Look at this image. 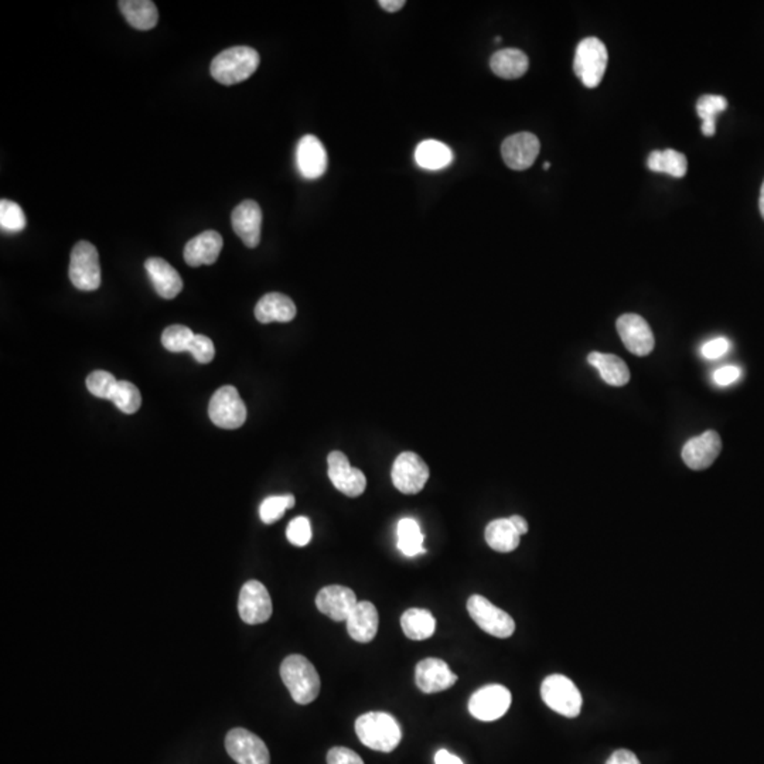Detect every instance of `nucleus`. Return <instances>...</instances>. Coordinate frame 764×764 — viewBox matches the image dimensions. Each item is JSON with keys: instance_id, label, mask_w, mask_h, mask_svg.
Segmentation results:
<instances>
[{"instance_id": "obj_1", "label": "nucleus", "mask_w": 764, "mask_h": 764, "mask_svg": "<svg viewBox=\"0 0 764 764\" xmlns=\"http://www.w3.org/2000/svg\"><path fill=\"white\" fill-rule=\"evenodd\" d=\"M361 743L373 751L391 753L401 743L402 729L394 717L385 712H367L356 721Z\"/></svg>"}, {"instance_id": "obj_2", "label": "nucleus", "mask_w": 764, "mask_h": 764, "mask_svg": "<svg viewBox=\"0 0 764 764\" xmlns=\"http://www.w3.org/2000/svg\"><path fill=\"white\" fill-rule=\"evenodd\" d=\"M280 677L296 704H312L319 697L322 688L319 674L306 657L300 654L287 657L280 665Z\"/></svg>"}, {"instance_id": "obj_3", "label": "nucleus", "mask_w": 764, "mask_h": 764, "mask_svg": "<svg viewBox=\"0 0 764 764\" xmlns=\"http://www.w3.org/2000/svg\"><path fill=\"white\" fill-rule=\"evenodd\" d=\"M258 51L245 46L227 48L212 60L210 73L223 85H236L245 82L260 67Z\"/></svg>"}, {"instance_id": "obj_4", "label": "nucleus", "mask_w": 764, "mask_h": 764, "mask_svg": "<svg viewBox=\"0 0 764 764\" xmlns=\"http://www.w3.org/2000/svg\"><path fill=\"white\" fill-rule=\"evenodd\" d=\"M607 48L597 38H586L578 44L573 61L576 77L588 88H597L606 73Z\"/></svg>"}, {"instance_id": "obj_5", "label": "nucleus", "mask_w": 764, "mask_h": 764, "mask_svg": "<svg viewBox=\"0 0 764 764\" xmlns=\"http://www.w3.org/2000/svg\"><path fill=\"white\" fill-rule=\"evenodd\" d=\"M542 700L546 707L565 717H579L582 709V695L575 683L561 674H554L544 680L541 685Z\"/></svg>"}, {"instance_id": "obj_6", "label": "nucleus", "mask_w": 764, "mask_h": 764, "mask_svg": "<svg viewBox=\"0 0 764 764\" xmlns=\"http://www.w3.org/2000/svg\"><path fill=\"white\" fill-rule=\"evenodd\" d=\"M70 280L78 290L92 292L101 287V266L97 248L88 241H80L71 251Z\"/></svg>"}, {"instance_id": "obj_7", "label": "nucleus", "mask_w": 764, "mask_h": 764, "mask_svg": "<svg viewBox=\"0 0 764 764\" xmlns=\"http://www.w3.org/2000/svg\"><path fill=\"white\" fill-rule=\"evenodd\" d=\"M468 612L483 631L497 639H509L514 634V619L509 613L494 606L490 600L480 595H473L468 600Z\"/></svg>"}, {"instance_id": "obj_8", "label": "nucleus", "mask_w": 764, "mask_h": 764, "mask_svg": "<svg viewBox=\"0 0 764 764\" xmlns=\"http://www.w3.org/2000/svg\"><path fill=\"white\" fill-rule=\"evenodd\" d=\"M209 415L212 424L219 428H241L246 421V407L239 397L238 390L233 385L217 390L209 404Z\"/></svg>"}, {"instance_id": "obj_9", "label": "nucleus", "mask_w": 764, "mask_h": 764, "mask_svg": "<svg viewBox=\"0 0 764 764\" xmlns=\"http://www.w3.org/2000/svg\"><path fill=\"white\" fill-rule=\"evenodd\" d=\"M511 692L502 685H485L470 697L468 712L477 721H497L507 714V710L511 707Z\"/></svg>"}, {"instance_id": "obj_10", "label": "nucleus", "mask_w": 764, "mask_h": 764, "mask_svg": "<svg viewBox=\"0 0 764 764\" xmlns=\"http://www.w3.org/2000/svg\"><path fill=\"white\" fill-rule=\"evenodd\" d=\"M395 488L404 494H417L428 482L429 468L421 456L414 451H404L395 459L391 470Z\"/></svg>"}, {"instance_id": "obj_11", "label": "nucleus", "mask_w": 764, "mask_h": 764, "mask_svg": "<svg viewBox=\"0 0 764 764\" xmlns=\"http://www.w3.org/2000/svg\"><path fill=\"white\" fill-rule=\"evenodd\" d=\"M229 758L238 764H270V754L265 742L244 727H236L226 736Z\"/></svg>"}, {"instance_id": "obj_12", "label": "nucleus", "mask_w": 764, "mask_h": 764, "mask_svg": "<svg viewBox=\"0 0 764 764\" xmlns=\"http://www.w3.org/2000/svg\"><path fill=\"white\" fill-rule=\"evenodd\" d=\"M239 617L246 624L265 623L272 616L270 592L260 580H248L241 588L238 599Z\"/></svg>"}, {"instance_id": "obj_13", "label": "nucleus", "mask_w": 764, "mask_h": 764, "mask_svg": "<svg viewBox=\"0 0 764 764\" xmlns=\"http://www.w3.org/2000/svg\"><path fill=\"white\" fill-rule=\"evenodd\" d=\"M327 465H329V478L331 485L348 495V497H358L365 492L367 487V478L361 472L360 468H351L350 461L348 456L344 455L343 451H331L327 458Z\"/></svg>"}, {"instance_id": "obj_14", "label": "nucleus", "mask_w": 764, "mask_h": 764, "mask_svg": "<svg viewBox=\"0 0 764 764\" xmlns=\"http://www.w3.org/2000/svg\"><path fill=\"white\" fill-rule=\"evenodd\" d=\"M617 331L627 350L637 357H646L653 351L654 334L650 326L639 314L627 313L617 319Z\"/></svg>"}, {"instance_id": "obj_15", "label": "nucleus", "mask_w": 764, "mask_h": 764, "mask_svg": "<svg viewBox=\"0 0 764 764\" xmlns=\"http://www.w3.org/2000/svg\"><path fill=\"white\" fill-rule=\"evenodd\" d=\"M541 143L534 133L519 132L502 142V155L512 170H527L538 158Z\"/></svg>"}, {"instance_id": "obj_16", "label": "nucleus", "mask_w": 764, "mask_h": 764, "mask_svg": "<svg viewBox=\"0 0 764 764\" xmlns=\"http://www.w3.org/2000/svg\"><path fill=\"white\" fill-rule=\"evenodd\" d=\"M415 682L425 694H436L449 690L458 682L448 664L439 658H425L415 670Z\"/></svg>"}, {"instance_id": "obj_17", "label": "nucleus", "mask_w": 764, "mask_h": 764, "mask_svg": "<svg viewBox=\"0 0 764 764\" xmlns=\"http://www.w3.org/2000/svg\"><path fill=\"white\" fill-rule=\"evenodd\" d=\"M721 451V436L715 431H707L685 443L682 460L692 470H705L714 465Z\"/></svg>"}, {"instance_id": "obj_18", "label": "nucleus", "mask_w": 764, "mask_h": 764, "mask_svg": "<svg viewBox=\"0 0 764 764\" xmlns=\"http://www.w3.org/2000/svg\"><path fill=\"white\" fill-rule=\"evenodd\" d=\"M357 603L356 593L350 588L340 585L326 586L316 597L319 612L334 622H346Z\"/></svg>"}, {"instance_id": "obj_19", "label": "nucleus", "mask_w": 764, "mask_h": 764, "mask_svg": "<svg viewBox=\"0 0 764 764\" xmlns=\"http://www.w3.org/2000/svg\"><path fill=\"white\" fill-rule=\"evenodd\" d=\"M234 231L248 248H256L261 243L262 210L253 200H245L231 214Z\"/></svg>"}, {"instance_id": "obj_20", "label": "nucleus", "mask_w": 764, "mask_h": 764, "mask_svg": "<svg viewBox=\"0 0 764 764\" xmlns=\"http://www.w3.org/2000/svg\"><path fill=\"white\" fill-rule=\"evenodd\" d=\"M296 163L305 179H319L327 170V153L323 143L314 135H305L296 148Z\"/></svg>"}, {"instance_id": "obj_21", "label": "nucleus", "mask_w": 764, "mask_h": 764, "mask_svg": "<svg viewBox=\"0 0 764 764\" xmlns=\"http://www.w3.org/2000/svg\"><path fill=\"white\" fill-rule=\"evenodd\" d=\"M221 250H223V236L214 229H209L185 244V261L192 268L212 265L219 260Z\"/></svg>"}, {"instance_id": "obj_22", "label": "nucleus", "mask_w": 764, "mask_h": 764, "mask_svg": "<svg viewBox=\"0 0 764 764\" xmlns=\"http://www.w3.org/2000/svg\"><path fill=\"white\" fill-rule=\"evenodd\" d=\"M145 270L159 296L170 300L182 292V277L167 261L162 258H149L145 262Z\"/></svg>"}, {"instance_id": "obj_23", "label": "nucleus", "mask_w": 764, "mask_h": 764, "mask_svg": "<svg viewBox=\"0 0 764 764\" xmlns=\"http://www.w3.org/2000/svg\"><path fill=\"white\" fill-rule=\"evenodd\" d=\"M346 622L348 634L357 643H370L377 636L380 616L371 602H358Z\"/></svg>"}, {"instance_id": "obj_24", "label": "nucleus", "mask_w": 764, "mask_h": 764, "mask_svg": "<svg viewBox=\"0 0 764 764\" xmlns=\"http://www.w3.org/2000/svg\"><path fill=\"white\" fill-rule=\"evenodd\" d=\"M255 317L260 323H288L296 317V306L293 300L282 293H268L261 297L255 307Z\"/></svg>"}, {"instance_id": "obj_25", "label": "nucleus", "mask_w": 764, "mask_h": 764, "mask_svg": "<svg viewBox=\"0 0 764 764\" xmlns=\"http://www.w3.org/2000/svg\"><path fill=\"white\" fill-rule=\"evenodd\" d=\"M490 67L497 77L517 80L528 71L529 60L526 53L519 48H504L493 55Z\"/></svg>"}, {"instance_id": "obj_26", "label": "nucleus", "mask_w": 764, "mask_h": 764, "mask_svg": "<svg viewBox=\"0 0 764 764\" xmlns=\"http://www.w3.org/2000/svg\"><path fill=\"white\" fill-rule=\"evenodd\" d=\"M590 365L599 371L600 377L613 387H623L630 381V371L622 358L613 354L590 353L588 356Z\"/></svg>"}, {"instance_id": "obj_27", "label": "nucleus", "mask_w": 764, "mask_h": 764, "mask_svg": "<svg viewBox=\"0 0 764 764\" xmlns=\"http://www.w3.org/2000/svg\"><path fill=\"white\" fill-rule=\"evenodd\" d=\"M122 14L136 30H150L159 21L158 7L150 0H121Z\"/></svg>"}, {"instance_id": "obj_28", "label": "nucleus", "mask_w": 764, "mask_h": 764, "mask_svg": "<svg viewBox=\"0 0 764 764\" xmlns=\"http://www.w3.org/2000/svg\"><path fill=\"white\" fill-rule=\"evenodd\" d=\"M485 542L497 553H512L519 545V531L514 528L510 519H494L485 527Z\"/></svg>"}, {"instance_id": "obj_29", "label": "nucleus", "mask_w": 764, "mask_h": 764, "mask_svg": "<svg viewBox=\"0 0 764 764\" xmlns=\"http://www.w3.org/2000/svg\"><path fill=\"white\" fill-rule=\"evenodd\" d=\"M401 627L408 639L422 641L434 636L436 620L429 610L409 609L402 614Z\"/></svg>"}, {"instance_id": "obj_30", "label": "nucleus", "mask_w": 764, "mask_h": 764, "mask_svg": "<svg viewBox=\"0 0 764 764\" xmlns=\"http://www.w3.org/2000/svg\"><path fill=\"white\" fill-rule=\"evenodd\" d=\"M415 160L421 167L428 170H441L451 165L453 160L451 149L439 141H424L415 150Z\"/></svg>"}, {"instance_id": "obj_31", "label": "nucleus", "mask_w": 764, "mask_h": 764, "mask_svg": "<svg viewBox=\"0 0 764 764\" xmlns=\"http://www.w3.org/2000/svg\"><path fill=\"white\" fill-rule=\"evenodd\" d=\"M647 165H648V168L653 170V172L667 173V175L677 177V179H681V177L687 175L688 170L687 158L682 153L674 150V149L654 150L648 156Z\"/></svg>"}, {"instance_id": "obj_32", "label": "nucleus", "mask_w": 764, "mask_h": 764, "mask_svg": "<svg viewBox=\"0 0 764 764\" xmlns=\"http://www.w3.org/2000/svg\"><path fill=\"white\" fill-rule=\"evenodd\" d=\"M424 541L425 537L416 519H402L398 522V549L405 556H416L426 553Z\"/></svg>"}, {"instance_id": "obj_33", "label": "nucleus", "mask_w": 764, "mask_h": 764, "mask_svg": "<svg viewBox=\"0 0 764 764\" xmlns=\"http://www.w3.org/2000/svg\"><path fill=\"white\" fill-rule=\"evenodd\" d=\"M727 101L721 95H704L698 99V116L702 119V133L714 136L717 132V116L726 109Z\"/></svg>"}, {"instance_id": "obj_34", "label": "nucleus", "mask_w": 764, "mask_h": 764, "mask_svg": "<svg viewBox=\"0 0 764 764\" xmlns=\"http://www.w3.org/2000/svg\"><path fill=\"white\" fill-rule=\"evenodd\" d=\"M109 401L114 402L119 411L126 415L135 414L142 405V395L138 387L129 381H118Z\"/></svg>"}, {"instance_id": "obj_35", "label": "nucleus", "mask_w": 764, "mask_h": 764, "mask_svg": "<svg viewBox=\"0 0 764 764\" xmlns=\"http://www.w3.org/2000/svg\"><path fill=\"white\" fill-rule=\"evenodd\" d=\"M28 219L17 202L4 199L0 202V227L6 233H21L26 228Z\"/></svg>"}, {"instance_id": "obj_36", "label": "nucleus", "mask_w": 764, "mask_h": 764, "mask_svg": "<svg viewBox=\"0 0 764 764\" xmlns=\"http://www.w3.org/2000/svg\"><path fill=\"white\" fill-rule=\"evenodd\" d=\"M194 336L195 334L189 327L173 324L163 331V348L166 350L172 351V353H185V351H189L190 344H192Z\"/></svg>"}, {"instance_id": "obj_37", "label": "nucleus", "mask_w": 764, "mask_h": 764, "mask_svg": "<svg viewBox=\"0 0 764 764\" xmlns=\"http://www.w3.org/2000/svg\"><path fill=\"white\" fill-rule=\"evenodd\" d=\"M295 507V497L292 494L272 495L263 500L260 507V517L265 524H273L282 519L287 510Z\"/></svg>"}, {"instance_id": "obj_38", "label": "nucleus", "mask_w": 764, "mask_h": 764, "mask_svg": "<svg viewBox=\"0 0 764 764\" xmlns=\"http://www.w3.org/2000/svg\"><path fill=\"white\" fill-rule=\"evenodd\" d=\"M116 384H118V380L108 371H94L87 378L88 391L95 397L102 398V399L111 398Z\"/></svg>"}, {"instance_id": "obj_39", "label": "nucleus", "mask_w": 764, "mask_h": 764, "mask_svg": "<svg viewBox=\"0 0 764 764\" xmlns=\"http://www.w3.org/2000/svg\"><path fill=\"white\" fill-rule=\"evenodd\" d=\"M287 537L295 546H306L312 539V526L307 517H296L289 522Z\"/></svg>"}, {"instance_id": "obj_40", "label": "nucleus", "mask_w": 764, "mask_h": 764, "mask_svg": "<svg viewBox=\"0 0 764 764\" xmlns=\"http://www.w3.org/2000/svg\"><path fill=\"white\" fill-rule=\"evenodd\" d=\"M189 353H192L193 357L200 364H209L216 356V348H214L211 339L204 336V334H195L192 344H190Z\"/></svg>"}, {"instance_id": "obj_41", "label": "nucleus", "mask_w": 764, "mask_h": 764, "mask_svg": "<svg viewBox=\"0 0 764 764\" xmlns=\"http://www.w3.org/2000/svg\"><path fill=\"white\" fill-rule=\"evenodd\" d=\"M327 764H364L363 759L351 749L331 748L327 753Z\"/></svg>"}, {"instance_id": "obj_42", "label": "nucleus", "mask_w": 764, "mask_h": 764, "mask_svg": "<svg viewBox=\"0 0 764 764\" xmlns=\"http://www.w3.org/2000/svg\"><path fill=\"white\" fill-rule=\"evenodd\" d=\"M731 348V343L725 337H717V339H714V340L708 341L702 346L700 348V354L704 356V358L707 360H717V358L722 357L725 354L727 353Z\"/></svg>"}, {"instance_id": "obj_43", "label": "nucleus", "mask_w": 764, "mask_h": 764, "mask_svg": "<svg viewBox=\"0 0 764 764\" xmlns=\"http://www.w3.org/2000/svg\"><path fill=\"white\" fill-rule=\"evenodd\" d=\"M741 377V370L734 365H726V367L719 368L714 373L715 384L726 387V385L734 384Z\"/></svg>"}, {"instance_id": "obj_44", "label": "nucleus", "mask_w": 764, "mask_h": 764, "mask_svg": "<svg viewBox=\"0 0 764 764\" xmlns=\"http://www.w3.org/2000/svg\"><path fill=\"white\" fill-rule=\"evenodd\" d=\"M606 764H641L636 754L627 749H620L607 759Z\"/></svg>"}, {"instance_id": "obj_45", "label": "nucleus", "mask_w": 764, "mask_h": 764, "mask_svg": "<svg viewBox=\"0 0 764 764\" xmlns=\"http://www.w3.org/2000/svg\"><path fill=\"white\" fill-rule=\"evenodd\" d=\"M434 764H465L461 761L460 758L455 756V754L451 753V751H446V749H441L438 753L434 754Z\"/></svg>"}, {"instance_id": "obj_46", "label": "nucleus", "mask_w": 764, "mask_h": 764, "mask_svg": "<svg viewBox=\"0 0 764 764\" xmlns=\"http://www.w3.org/2000/svg\"><path fill=\"white\" fill-rule=\"evenodd\" d=\"M405 4H407L405 0H381L380 2V6L390 13L401 11Z\"/></svg>"}, {"instance_id": "obj_47", "label": "nucleus", "mask_w": 764, "mask_h": 764, "mask_svg": "<svg viewBox=\"0 0 764 764\" xmlns=\"http://www.w3.org/2000/svg\"><path fill=\"white\" fill-rule=\"evenodd\" d=\"M510 521H511L514 528L519 531V536H524V534L528 532V522L522 519V517H519V515H512V517H510Z\"/></svg>"}, {"instance_id": "obj_48", "label": "nucleus", "mask_w": 764, "mask_h": 764, "mask_svg": "<svg viewBox=\"0 0 764 764\" xmlns=\"http://www.w3.org/2000/svg\"><path fill=\"white\" fill-rule=\"evenodd\" d=\"M759 207H760L761 217L764 219V183L761 185L760 200H759Z\"/></svg>"}, {"instance_id": "obj_49", "label": "nucleus", "mask_w": 764, "mask_h": 764, "mask_svg": "<svg viewBox=\"0 0 764 764\" xmlns=\"http://www.w3.org/2000/svg\"><path fill=\"white\" fill-rule=\"evenodd\" d=\"M548 168H549V162L544 163V170H548Z\"/></svg>"}]
</instances>
